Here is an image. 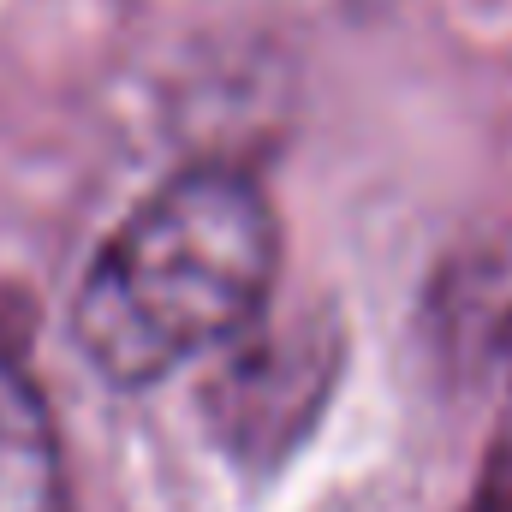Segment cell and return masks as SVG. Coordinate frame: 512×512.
<instances>
[{"label": "cell", "instance_id": "4", "mask_svg": "<svg viewBox=\"0 0 512 512\" xmlns=\"http://www.w3.org/2000/svg\"><path fill=\"white\" fill-rule=\"evenodd\" d=\"M310 370H328V346L310 340H262L251 358L227 376L221 387V423L239 447H280L298 417H304V393H322V382H310Z\"/></svg>", "mask_w": 512, "mask_h": 512}, {"label": "cell", "instance_id": "5", "mask_svg": "<svg viewBox=\"0 0 512 512\" xmlns=\"http://www.w3.org/2000/svg\"><path fill=\"white\" fill-rule=\"evenodd\" d=\"M459 512H512V441H501V447L489 453L477 489L465 495V507Z\"/></svg>", "mask_w": 512, "mask_h": 512}, {"label": "cell", "instance_id": "3", "mask_svg": "<svg viewBox=\"0 0 512 512\" xmlns=\"http://www.w3.org/2000/svg\"><path fill=\"white\" fill-rule=\"evenodd\" d=\"M0 512H72L42 387L0 352Z\"/></svg>", "mask_w": 512, "mask_h": 512}, {"label": "cell", "instance_id": "1", "mask_svg": "<svg viewBox=\"0 0 512 512\" xmlns=\"http://www.w3.org/2000/svg\"><path fill=\"white\" fill-rule=\"evenodd\" d=\"M280 274L268 197L233 167L155 185L78 280L72 334L102 382L149 387L245 340Z\"/></svg>", "mask_w": 512, "mask_h": 512}, {"label": "cell", "instance_id": "2", "mask_svg": "<svg viewBox=\"0 0 512 512\" xmlns=\"http://www.w3.org/2000/svg\"><path fill=\"white\" fill-rule=\"evenodd\" d=\"M423 334L459 393L512 411V227L447 256L423 298Z\"/></svg>", "mask_w": 512, "mask_h": 512}]
</instances>
